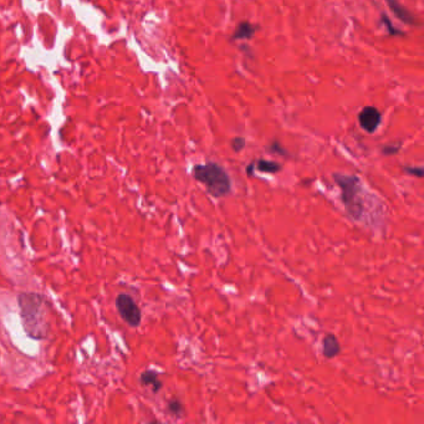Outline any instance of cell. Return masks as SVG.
<instances>
[{
	"mask_svg": "<svg viewBox=\"0 0 424 424\" xmlns=\"http://www.w3.org/2000/svg\"><path fill=\"white\" fill-rule=\"evenodd\" d=\"M23 327L29 337L40 340L46 337L49 332L45 297L40 294L24 292L18 297Z\"/></svg>",
	"mask_w": 424,
	"mask_h": 424,
	"instance_id": "6da1fadb",
	"label": "cell"
},
{
	"mask_svg": "<svg viewBox=\"0 0 424 424\" xmlns=\"http://www.w3.org/2000/svg\"><path fill=\"white\" fill-rule=\"evenodd\" d=\"M333 180L340 189V198L347 215L353 221H362L366 212L364 188L357 175H346L336 172Z\"/></svg>",
	"mask_w": 424,
	"mask_h": 424,
	"instance_id": "7a4b0ae2",
	"label": "cell"
},
{
	"mask_svg": "<svg viewBox=\"0 0 424 424\" xmlns=\"http://www.w3.org/2000/svg\"><path fill=\"white\" fill-rule=\"evenodd\" d=\"M192 177L206 187L207 192L214 198H224L232 193V179L229 173L215 162L194 164Z\"/></svg>",
	"mask_w": 424,
	"mask_h": 424,
	"instance_id": "3957f363",
	"label": "cell"
},
{
	"mask_svg": "<svg viewBox=\"0 0 424 424\" xmlns=\"http://www.w3.org/2000/svg\"><path fill=\"white\" fill-rule=\"evenodd\" d=\"M116 307L121 318L131 327H137L142 320L140 307L135 300L127 294H120L116 299Z\"/></svg>",
	"mask_w": 424,
	"mask_h": 424,
	"instance_id": "277c9868",
	"label": "cell"
},
{
	"mask_svg": "<svg viewBox=\"0 0 424 424\" xmlns=\"http://www.w3.org/2000/svg\"><path fill=\"white\" fill-rule=\"evenodd\" d=\"M358 122L361 125L362 130L368 133H373L377 131L382 122V113L378 111V108L373 106H367L362 108L358 115Z\"/></svg>",
	"mask_w": 424,
	"mask_h": 424,
	"instance_id": "5b68a950",
	"label": "cell"
},
{
	"mask_svg": "<svg viewBox=\"0 0 424 424\" xmlns=\"http://www.w3.org/2000/svg\"><path fill=\"white\" fill-rule=\"evenodd\" d=\"M321 352L322 356L327 359H332L341 353V344L333 333H327L323 336L321 342Z\"/></svg>",
	"mask_w": 424,
	"mask_h": 424,
	"instance_id": "8992f818",
	"label": "cell"
},
{
	"mask_svg": "<svg viewBox=\"0 0 424 424\" xmlns=\"http://www.w3.org/2000/svg\"><path fill=\"white\" fill-rule=\"evenodd\" d=\"M385 1L388 5V8L390 9V11H392V13L394 14V15L397 16L401 21H403V23L406 24H409V25H417V24H418L417 23L416 16L412 15V14L409 13L408 9L404 8V6L399 3L398 0H385Z\"/></svg>",
	"mask_w": 424,
	"mask_h": 424,
	"instance_id": "52a82bcc",
	"label": "cell"
},
{
	"mask_svg": "<svg viewBox=\"0 0 424 424\" xmlns=\"http://www.w3.org/2000/svg\"><path fill=\"white\" fill-rule=\"evenodd\" d=\"M140 382L144 387L151 388L153 393H158L163 387V383H162L161 378H159V373L153 370H147L141 373Z\"/></svg>",
	"mask_w": 424,
	"mask_h": 424,
	"instance_id": "ba28073f",
	"label": "cell"
},
{
	"mask_svg": "<svg viewBox=\"0 0 424 424\" xmlns=\"http://www.w3.org/2000/svg\"><path fill=\"white\" fill-rule=\"evenodd\" d=\"M256 32V26L249 21H242L234 30L232 40H249L254 36Z\"/></svg>",
	"mask_w": 424,
	"mask_h": 424,
	"instance_id": "9c48e42d",
	"label": "cell"
},
{
	"mask_svg": "<svg viewBox=\"0 0 424 424\" xmlns=\"http://www.w3.org/2000/svg\"><path fill=\"white\" fill-rule=\"evenodd\" d=\"M254 166L261 173H278L283 169V166L275 161H268V159H258Z\"/></svg>",
	"mask_w": 424,
	"mask_h": 424,
	"instance_id": "30bf717a",
	"label": "cell"
},
{
	"mask_svg": "<svg viewBox=\"0 0 424 424\" xmlns=\"http://www.w3.org/2000/svg\"><path fill=\"white\" fill-rule=\"evenodd\" d=\"M167 411H168V413L171 414V416L178 419L183 418L185 414L184 406H183L182 401L178 398H172L167 402Z\"/></svg>",
	"mask_w": 424,
	"mask_h": 424,
	"instance_id": "8fae6325",
	"label": "cell"
},
{
	"mask_svg": "<svg viewBox=\"0 0 424 424\" xmlns=\"http://www.w3.org/2000/svg\"><path fill=\"white\" fill-rule=\"evenodd\" d=\"M381 19H382V23L385 24L386 28H387L388 34L392 35V36H403L404 35L403 32H401L398 28H395V26L393 25L392 23H390V20L385 15V14H382V15H381Z\"/></svg>",
	"mask_w": 424,
	"mask_h": 424,
	"instance_id": "7c38bea8",
	"label": "cell"
},
{
	"mask_svg": "<svg viewBox=\"0 0 424 424\" xmlns=\"http://www.w3.org/2000/svg\"><path fill=\"white\" fill-rule=\"evenodd\" d=\"M403 171L407 173V175L409 176H413V177L417 178H423L424 175V169L422 168V167H412V166H406L403 167Z\"/></svg>",
	"mask_w": 424,
	"mask_h": 424,
	"instance_id": "4fadbf2b",
	"label": "cell"
},
{
	"mask_svg": "<svg viewBox=\"0 0 424 424\" xmlns=\"http://www.w3.org/2000/svg\"><path fill=\"white\" fill-rule=\"evenodd\" d=\"M230 146H232L233 151L237 152V153H239V152H242L243 149H244V147H245V140L243 137H235V138H233L232 142H230Z\"/></svg>",
	"mask_w": 424,
	"mask_h": 424,
	"instance_id": "5bb4252c",
	"label": "cell"
},
{
	"mask_svg": "<svg viewBox=\"0 0 424 424\" xmlns=\"http://www.w3.org/2000/svg\"><path fill=\"white\" fill-rule=\"evenodd\" d=\"M401 148H402V143L388 144V146L383 147L382 153L385 154V156H394V154H397L399 151H401Z\"/></svg>",
	"mask_w": 424,
	"mask_h": 424,
	"instance_id": "9a60e30c",
	"label": "cell"
},
{
	"mask_svg": "<svg viewBox=\"0 0 424 424\" xmlns=\"http://www.w3.org/2000/svg\"><path fill=\"white\" fill-rule=\"evenodd\" d=\"M270 151L273 152V153L280 154V156H283V157L287 156L286 149L283 148V147H281V144L279 143L278 141H273V143L270 144Z\"/></svg>",
	"mask_w": 424,
	"mask_h": 424,
	"instance_id": "2e32d148",
	"label": "cell"
},
{
	"mask_svg": "<svg viewBox=\"0 0 424 424\" xmlns=\"http://www.w3.org/2000/svg\"><path fill=\"white\" fill-rule=\"evenodd\" d=\"M254 169H255V166H254V162H252V163H250L247 168V173L249 177H251L252 176V171H254Z\"/></svg>",
	"mask_w": 424,
	"mask_h": 424,
	"instance_id": "e0dca14e",
	"label": "cell"
}]
</instances>
